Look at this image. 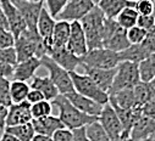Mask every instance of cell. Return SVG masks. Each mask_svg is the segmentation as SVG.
Segmentation results:
<instances>
[{
    "label": "cell",
    "mask_w": 155,
    "mask_h": 141,
    "mask_svg": "<svg viewBox=\"0 0 155 141\" xmlns=\"http://www.w3.org/2000/svg\"><path fill=\"white\" fill-rule=\"evenodd\" d=\"M51 103H53V106H55L58 108L59 118L64 123L65 128H67L70 130L86 127L87 124L98 119V117L86 114V113L81 112L80 110H77L65 95L60 94L51 101Z\"/></svg>",
    "instance_id": "6da1fadb"
},
{
    "label": "cell",
    "mask_w": 155,
    "mask_h": 141,
    "mask_svg": "<svg viewBox=\"0 0 155 141\" xmlns=\"http://www.w3.org/2000/svg\"><path fill=\"white\" fill-rule=\"evenodd\" d=\"M14 48L16 50L18 62L26 61L32 57L42 58L47 55L45 46L38 32H31L28 29H26L18 38L15 39Z\"/></svg>",
    "instance_id": "7a4b0ae2"
},
{
    "label": "cell",
    "mask_w": 155,
    "mask_h": 141,
    "mask_svg": "<svg viewBox=\"0 0 155 141\" xmlns=\"http://www.w3.org/2000/svg\"><path fill=\"white\" fill-rule=\"evenodd\" d=\"M105 20L106 17L104 16L103 11L95 5L94 9L80 21L86 34L88 50L103 48V34H104Z\"/></svg>",
    "instance_id": "3957f363"
},
{
    "label": "cell",
    "mask_w": 155,
    "mask_h": 141,
    "mask_svg": "<svg viewBox=\"0 0 155 141\" xmlns=\"http://www.w3.org/2000/svg\"><path fill=\"white\" fill-rule=\"evenodd\" d=\"M130 45L131 44L127 39V30L116 22V20L106 18L103 34V48L121 52Z\"/></svg>",
    "instance_id": "277c9868"
},
{
    "label": "cell",
    "mask_w": 155,
    "mask_h": 141,
    "mask_svg": "<svg viewBox=\"0 0 155 141\" xmlns=\"http://www.w3.org/2000/svg\"><path fill=\"white\" fill-rule=\"evenodd\" d=\"M140 82L138 63L121 61L116 67V74L109 94H114L124 89H132Z\"/></svg>",
    "instance_id": "5b68a950"
},
{
    "label": "cell",
    "mask_w": 155,
    "mask_h": 141,
    "mask_svg": "<svg viewBox=\"0 0 155 141\" xmlns=\"http://www.w3.org/2000/svg\"><path fill=\"white\" fill-rule=\"evenodd\" d=\"M120 62L121 60L119 52L109 50L106 48L88 50V52L81 57V66H87L91 68H116Z\"/></svg>",
    "instance_id": "8992f818"
},
{
    "label": "cell",
    "mask_w": 155,
    "mask_h": 141,
    "mask_svg": "<svg viewBox=\"0 0 155 141\" xmlns=\"http://www.w3.org/2000/svg\"><path fill=\"white\" fill-rule=\"evenodd\" d=\"M73 89L78 94L89 97L94 100L98 103L105 105L109 102V94L100 90L98 85L86 74V73H78V72H70Z\"/></svg>",
    "instance_id": "52a82bcc"
},
{
    "label": "cell",
    "mask_w": 155,
    "mask_h": 141,
    "mask_svg": "<svg viewBox=\"0 0 155 141\" xmlns=\"http://www.w3.org/2000/svg\"><path fill=\"white\" fill-rule=\"evenodd\" d=\"M41 60H42V66H44L48 69L50 79L53 80V83L55 84V86L58 88V90L61 95H67V94L74 91L71 74L68 70H66L61 66H59L48 55L43 56Z\"/></svg>",
    "instance_id": "ba28073f"
},
{
    "label": "cell",
    "mask_w": 155,
    "mask_h": 141,
    "mask_svg": "<svg viewBox=\"0 0 155 141\" xmlns=\"http://www.w3.org/2000/svg\"><path fill=\"white\" fill-rule=\"evenodd\" d=\"M95 4L92 0H68V3L64 8V10L59 14L56 20L67 21V22H76L81 21L86 15H88Z\"/></svg>",
    "instance_id": "9c48e42d"
},
{
    "label": "cell",
    "mask_w": 155,
    "mask_h": 141,
    "mask_svg": "<svg viewBox=\"0 0 155 141\" xmlns=\"http://www.w3.org/2000/svg\"><path fill=\"white\" fill-rule=\"evenodd\" d=\"M20 10L25 18L27 29L31 32H37V23L41 16V11L44 8V0L42 2H28V0H11Z\"/></svg>",
    "instance_id": "30bf717a"
},
{
    "label": "cell",
    "mask_w": 155,
    "mask_h": 141,
    "mask_svg": "<svg viewBox=\"0 0 155 141\" xmlns=\"http://www.w3.org/2000/svg\"><path fill=\"white\" fill-rule=\"evenodd\" d=\"M98 121L104 127V129L106 130V133L109 134V136L111 137L112 141L116 140L125 131L124 127L119 119L117 113L115 112V110L110 105V102H107L103 106V110L98 117Z\"/></svg>",
    "instance_id": "8fae6325"
},
{
    "label": "cell",
    "mask_w": 155,
    "mask_h": 141,
    "mask_svg": "<svg viewBox=\"0 0 155 141\" xmlns=\"http://www.w3.org/2000/svg\"><path fill=\"white\" fill-rule=\"evenodd\" d=\"M0 4H2V8H3L6 20H8L9 30L14 34V37L16 39L27 29L25 18L11 0H0Z\"/></svg>",
    "instance_id": "7c38bea8"
},
{
    "label": "cell",
    "mask_w": 155,
    "mask_h": 141,
    "mask_svg": "<svg viewBox=\"0 0 155 141\" xmlns=\"http://www.w3.org/2000/svg\"><path fill=\"white\" fill-rule=\"evenodd\" d=\"M66 48L78 57H82L88 52L86 34L81 22L78 21L71 22V30H70V37H68Z\"/></svg>",
    "instance_id": "4fadbf2b"
},
{
    "label": "cell",
    "mask_w": 155,
    "mask_h": 141,
    "mask_svg": "<svg viewBox=\"0 0 155 141\" xmlns=\"http://www.w3.org/2000/svg\"><path fill=\"white\" fill-rule=\"evenodd\" d=\"M32 119H33V117L31 113V105L27 101H23L20 103H12L8 108L5 128L29 123V122H32Z\"/></svg>",
    "instance_id": "5bb4252c"
},
{
    "label": "cell",
    "mask_w": 155,
    "mask_h": 141,
    "mask_svg": "<svg viewBox=\"0 0 155 141\" xmlns=\"http://www.w3.org/2000/svg\"><path fill=\"white\" fill-rule=\"evenodd\" d=\"M84 69V73L98 85V88L106 94L110 92L112 86V82L116 74V68L103 69V68H91L87 66H82Z\"/></svg>",
    "instance_id": "9a60e30c"
},
{
    "label": "cell",
    "mask_w": 155,
    "mask_h": 141,
    "mask_svg": "<svg viewBox=\"0 0 155 141\" xmlns=\"http://www.w3.org/2000/svg\"><path fill=\"white\" fill-rule=\"evenodd\" d=\"M48 56L68 72H76V69L81 66V57L72 54L66 46L51 49Z\"/></svg>",
    "instance_id": "2e32d148"
},
{
    "label": "cell",
    "mask_w": 155,
    "mask_h": 141,
    "mask_svg": "<svg viewBox=\"0 0 155 141\" xmlns=\"http://www.w3.org/2000/svg\"><path fill=\"white\" fill-rule=\"evenodd\" d=\"M65 96L70 100V102L77 110H80L81 112H83L86 114L94 116V117H99V114L103 110V106H104L101 103L95 102L94 100H92L89 97H86V96L78 94L77 91H72Z\"/></svg>",
    "instance_id": "e0dca14e"
},
{
    "label": "cell",
    "mask_w": 155,
    "mask_h": 141,
    "mask_svg": "<svg viewBox=\"0 0 155 141\" xmlns=\"http://www.w3.org/2000/svg\"><path fill=\"white\" fill-rule=\"evenodd\" d=\"M55 23H56V20L48 12L47 8L44 6L41 11V16H39V20H38V23H37V32L43 40L47 54L51 46V35H53V32L55 28Z\"/></svg>",
    "instance_id": "ac0fdd59"
},
{
    "label": "cell",
    "mask_w": 155,
    "mask_h": 141,
    "mask_svg": "<svg viewBox=\"0 0 155 141\" xmlns=\"http://www.w3.org/2000/svg\"><path fill=\"white\" fill-rule=\"evenodd\" d=\"M41 66H42V60L38 57H32L26 61L18 62L14 68V74L11 79L28 83V80H31L35 76V72L39 69Z\"/></svg>",
    "instance_id": "d6986e66"
},
{
    "label": "cell",
    "mask_w": 155,
    "mask_h": 141,
    "mask_svg": "<svg viewBox=\"0 0 155 141\" xmlns=\"http://www.w3.org/2000/svg\"><path fill=\"white\" fill-rule=\"evenodd\" d=\"M32 125L34 128L35 134L41 135H47V136H53L59 129L65 128L64 123L60 121L59 117H55L53 114L38 118V119H32Z\"/></svg>",
    "instance_id": "ffe728a7"
},
{
    "label": "cell",
    "mask_w": 155,
    "mask_h": 141,
    "mask_svg": "<svg viewBox=\"0 0 155 141\" xmlns=\"http://www.w3.org/2000/svg\"><path fill=\"white\" fill-rule=\"evenodd\" d=\"M154 134H155V119L144 116L142 113V116L137 119V122L131 129V137L134 141H142L144 139L150 137Z\"/></svg>",
    "instance_id": "44dd1931"
},
{
    "label": "cell",
    "mask_w": 155,
    "mask_h": 141,
    "mask_svg": "<svg viewBox=\"0 0 155 141\" xmlns=\"http://www.w3.org/2000/svg\"><path fill=\"white\" fill-rule=\"evenodd\" d=\"M136 2L132 0H100L97 6L103 11L106 18L115 20L117 15L128 6H134Z\"/></svg>",
    "instance_id": "7402d4cb"
},
{
    "label": "cell",
    "mask_w": 155,
    "mask_h": 141,
    "mask_svg": "<svg viewBox=\"0 0 155 141\" xmlns=\"http://www.w3.org/2000/svg\"><path fill=\"white\" fill-rule=\"evenodd\" d=\"M29 86L32 89H37L39 90L45 100L48 101H53L56 96L60 95L58 88L55 86V84L53 83V80L50 79L49 76H45V77H39V76H34L32 79H31V84Z\"/></svg>",
    "instance_id": "603a6c76"
},
{
    "label": "cell",
    "mask_w": 155,
    "mask_h": 141,
    "mask_svg": "<svg viewBox=\"0 0 155 141\" xmlns=\"http://www.w3.org/2000/svg\"><path fill=\"white\" fill-rule=\"evenodd\" d=\"M109 102L116 105L124 110H133L138 108L136 105V97L132 89H124L120 91H116L114 94H109Z\"/></svg>",
    "instance_id": "cb8c5ba5"
},
{
    "label": "cell",
    "mask_w": 155,
    "mask_h": 141,
    "mask_svg": "<svg viewBox=\"0 0 155 141\" xmlns=\"http://www.w3.org/2000/svg\"><path fill=\"white\" fill-rule=\"evenodd\" d=\"M70 30H71V23L70 22L56 20L55 28H54V32L51 35V46H50L49 51L54 48L66 46L68 37H70ZM49 51H48V54H49Z\"/></svg>",
    "instance_id": "d4e9b609"
},
{
    "label": "cell",
    "mask_w": 155,
    "mask_h": 141,
    "mask_svg": "<svg viewBox=\"0 0 155 141\" xmlns=\"http://www.w3.org/2000/svg\"><path fill=\"white\" fill-rule=\"evenodd\" d=\"M133 92L136 97V105L138 108H142L143 106L155 95V89L150 83L139 82L137 85L133 86Z\"/></svg>",
    "instance_id": "484cf974"
},
{
    "label": "cell",
    "mask_w": 155,
    "mask_h": 141,
    "mask_svg": "<svg viewBox=\"0 0 155 141\" xmlns=\"http://www.w3.org/2000/svg\"><path fill=\"white\" fill-rule=\"evenodd\" d=\"M29 90H31V86L27 82L11 80L10 82V96H11L12 103H20V102L26 101Z\"/></svg>",
    "instance_id": "4316f807"
},
{
    "label": "cell",
    "mask_w": 155,
    "mask_h": 141,
    "mask_svg": "<svg viewBox=\"0 0 155 141\" xmlns=\"http://www.w3.org/2000/svg\"><path fill=\"white\" fill-rule=\"evenodd\" d=\"M4 131L14 135L20 141H32L33 136L35 135V131H34V128L32 125V122L25 123V124H20V125H15V127H6L4 129Z\"/></svg>",
    "instance_id": "83f0119b"
},
{
    "label": "cell",
    "mask_w": 155,
    "mask_h": 141,
    "mask_svg": "<svg viewBox=\"0 0 155 141\" xmlns=\"http://www.w3.org/2000/svg\"><path fill=\"white\" fill-rule=\"evenodd\" d=\"M139 77L142 82L150 83L155 78V54L149 55L138 63Z\"/></svg>",
    "instance_id": "f1b7e54d"
},
{
    "label": "cell",
    "mask_w": 155,
    "mask_h": 141,
    "mask_svg": "<svg viewBox=\"0 0 155 141\" xmlns=\"http://www.w3.org/2000/svg\"><path fill=\"white\" fill-rule=\"evenodd\" d=\"M138 12L137 10L134 9V6H128L126 9H124L119 15L116 17V22H117L124 29H130L134 26H137V22H138Z\"/></svg>",
    "instance_id": "f546056e"
},
{
    "label": "cell",
    "mask_w": 155,
    "mask_h": 141,
    "mask_svg": "<svg viewBox=\"0 0 155 141\" xmlns=\"http://www.w3.org/2000/svg\"><path fill=\"white\" fill-rule=\"evenodd\" d=\"M87 137L91 141H112L104 127L100 124V122L97 119L84 127Z\"/></svg>",
    "instance_id": "4dcf8cb0"
},
{
    "label": "cell",
    "mask_w": 155,
    "mask_h": 141,
    "mask_svg": "<svg viewBox=\"0 0 155 141\" xmlns=\"http://www.w3.org/2000/svg\"><path fill=\"white\" fill-rule=\"evenodd\" d=\"M51 111H53V103L51 101H48V100H43V101L31 105V113H32L33 119L50 116Z\"/></svg>",
    "instance_id": "1f68e13d"
},
{
    "label": "cell",
    "mask_w": 155,
    "mask_h": 141,
    "mask_svg": "<svg viewBox=\"0 0 155 141\" xmlns=\"http://www.w3.org/2000/svg\"><path fill=\"white\" fill-rule=\"evenodd\" d=\"M148 37V32L139 26H134L130 29H127V39L131 45L136 44H142Z\"/></svg>",
    "instance_id": "d6a6232c"
},
{
    "label": "cell",
    "mask_w": 155,
    "mask_h": 141,
    "mask_svg": "<svg viewBox=\"0 0 155 141\" xmlns=\"http://www.w3.org/2000/svg\"><path fill=\"white\" fill-rule=\"evenodd\" d=\"M0 105L10 107L12 105L10 96V79L0 77Z\"/></svg>",
    "instance_id": "836d02e7"
},
{
    "label": "cell",
    "mask_w": 155,
    "mask_h": 141,
    "mask_svg": "<svg viewBox=\"0 0 155 141\" xmlns=\"http://www.w3.org/2000/svg\"><path fill=\"white\" fill-rule=\"evenodd\" d=\"M68 0H44V6L47 8L48 12L56 20L59 14L64 10Z\"/></svg>",
    "instance_id": "e575fe53"
},
{
    "label": "cell",
    "mask_w": 155,
    "mask_h": 141,
    "mask_svg": "<svg viewBox=\"0 0 155 141\" xmlns=\"http://www.w3.org/2000/svg\"><path fill=\"white\" fill-rule=\"evenodd\" d=\"M134 9L137 10L139 16H148L154 14L155 4L153 0H137L134 4Z\"/></svg>",
    "instance_id": "d590c367"
},
{
    "label": "cell",
    "mask_w": 155,
    "mask_h": 141,
    "mask_svg": "<svg viewBox=\"0 0 155 141\" xmlns=\"http://www.w3.org/2000/svg\"><path fill=\"white\" fill-rule=\"evenodd\" d=\"M0 62L6 63V64H11V66H16L17 64V54L14 46L10 48H4L0 49Z\"/></svg>",
    "instance_id": "8d00e7d4"
},
{
    "label": "cell",
    "mask_w": 155,
    "mask_h": 141,
    "mask_svg": "<svg viewBox=\"0 0 155 141\" xmlns=\"http://www.w3.org/2000/svg\"><path fill=\"white\" fill-rule=\"evenodd\" d=\"M15 45V37L9 29H0V49Z\"/></svg>",
    "instance_id": "74e56055"
},
{
    "label": "cell",
    "mask_w": 155,
    "mask_h": 141,
    "mask_svg": "<svg viewBox=\"0 0 155 141\" xmlns=\"http://www.w3.org/2000/svg\"><path fill=\"white\" fill-rule=\"evenodd\" d=\"M137 26H139L140 28L145 29L147 32H150V30L155 27V17H154V15L139 16V17H138Z\"/></svg>",
    "instance_id": "f35d334b"
},
{
    "label": "cell",
    "mask_w": 155,
    "mask_h": 141,
    "mask_svg": "<svg viewBox=\"0 0 155 141\" xmlns=\"http://www.w3.org/2000/svg\"><path fill=\"white\" fill-rule=\"evenodd\" d=\"M51 139L53 141H73V134H72V130L67 128H62V129H59L51 136Z\"/></svg>",
    "instance_id": "ab89813d"
},
{
    "label": "cell",
    "mask_w": 155,
    "mask_h": 141,
    "mask_svg": "<svg viewBox=\"0 0 155 141\" xmlns=\"http://www.w3.org/2000/svg\"><path fill=\"white\" fill-rule=\"evenodd\" d=\"M140 110H142V113L144 116H148V117L155 119V95L143 106Z\"/></svg>",
    "instance_id": "60d3db41"
},
{
    "label": "cell",
    "mask_w": 155,
    "mask_h": 141,
    "mask_svg": "<svg viewBox=\"0 0 155 141\" xmlns=\"http://www.w3.org/2000/svg\"><path fill=\"white\" fill-rule=\"evenodd\" d=\"M43 100H45V97H44V95H43L39 90L32 89V88H31V90H29V92H28V95H27V99H26V101H27L29 105L37 103V102L43 101Z\"/></svg>",
    "instance_id": "b9f144b4"
},
{
    "label": "cell",
    "mask_w": 155,
    "mask_h": 141,
    "mask_svg": "<svg viewBox=\"0 0 155 141\" xmlns=\"http://www.w3.org/2000/svg\"><path fill=\"white\" fill-rule=\"evenodd\" d=\"M14 68H15V66H11V64H6V63L0 62V77L8 78V79L12 78Z\"/></svg>",
    "instance_id": "7bdbcfd3"
},
{
    "label": "cell",
    "mask_w": 155,
    "mask_h": 141,
    "mask_svg": "<svg viewBox=\"0 0 155 141\" xmlns=\"http://www.w3.org/2000/svg\"><path fill=\"white\" fill-rule=\"evenodd\" d=\"M72 134H73V141H91V140L87 137L84 127L73 129V130H72Z\"/></svg>",
    "instance_id": "ee69618b"
},
{
    "label": "cell",
    "mask_w": 155,
    "mask_h": 141,
    "mask_svg": "<svg viewBox=\"0 0 155 141\" xmlns=\"http://www.w3.org/2000/svg\"><path fill=\"white\" fill-rule=\"evenodd\" d=\"M8 108L6 106L0 105V129L4 130L5 129V121H6V116H8Z\"/></svg>",
    "instance_id": "f6af8a7d"
},
{
    "label": "cell",
    "mask_w": 155,
    "mask_h": 141,
    "mask_svg": "<svg viewBox=\"0 0 155 141\" xmlns=\"http://www.w3.org/2000/svg\"><path fill=\"white\" fill-rule=\"evenodd\" d=\"M0 29H9V24H8V20L6 16L4 14V10L0 4Z\"/></svg>",
    "instance_id": "bcb514c9"
},
{
    "label": "cell",
    "mask_w": 155,
    "mask_h": 141,
    "mask_svg": "<svg viewBox=\"0 0 155 141\" xmlns=\"http://www.w3.org/2000/svg\"><path fill=\"white\" fill-rule=\"evenodd\" d=\"M114 141H134V140L131 137V133L130 131H124L117 139L114 140Z\"/></svg>",
    "instance_id": "7dc6e473"
},
{
    "label": "cell",
    "mask_w": 155,
    "mask_h": 141,
    "mask_svg": "<svg viewBox=\"0 0 155 141\" xmlns=\"http://www.w3.org/2000/svg\"><path fill=\"white\" fill-rule=\"evenodd\" d=\"M32 141H53V139L50 136L47 135H41V134H35L32 139Z\"/></svg>",
    "instance_id": "c3c4849f"
},
{
    "label": "cell",
    "mask_w": 155,
    "mask_h": 141,
    "mask_svg": "<svg viewBox=\"0 0 155 141\" xmlns=\"http://www.w3.org/2000/svg\"><path fill=\"white\" fill-rule=\"evenodd\" d=\"M0 141H20V140H18L17 137H15L14 135H11V134L4 131V134H3L2 139H0Z\"/></svg>",
    "instance_id": "681fc988"
},
{
    "label": "cell",
    "mask_w": 155,
    "mask_h": 141,
    "mask_svg": "<svg viewBox=\"0 0 155 141\" xmlns=\"http://www.w3.org/2000/svg\"><path fill=\"white\" fill-rule=\"evenodd\" d=\"M150 84H151V85H153V88L155 89V78H154V79H153V80L150 82Z\"/></svg>",
    "instance_id": "f907efd6"
},
{
    "label": "cell",
    "mask_w": 155,
    "mask_h": 141,
    "mask_svg": "<svg viewBox=\"0 0 155 141\" xmlns=\"http://www.w3.org/2000/svg\"><path fill=\"white\" fill-rule=\"evenodd\" d=\"M3 134H4V130H2V129H0V139H2V136H3Z\"/></svg>",
    "instance_id": "816d5d0a"
},
{
    "label": "cell",
    "mask_w": 155,
    "mask_h": 141,
    "mask_svg": "<svg viewBox=\"0 0 155 141\" xmlns=\"http://www.w3.org/2000/svg\"><path fill=\"white\" fill-rule=\"evenodd\" d=\"M92 2H93V3H94V4H95V5H97V4H98V3H99V2H100V0H92Z\"/></svg>",
    "instance_id": "f5cc1de1"
},
{
    "label": "cell",
    "mask_w": 155,
    "mask_h": 141,
    "mask_svg": "<svg viewBox=\"0 0 155 141\" xmlns=\"http://www.w3.org/2000/svg\"><path fill=\"white\" fill-rule=\"evenodd\" d=\"M28 2H42V0H28Z\"/></svg>",
    "instance_id": "db71d44e"
},
{
    "label": "cell",
    "mask_w": 155,
    "mask_h": 141,
    "mask_svg": "<svg viewBox=\"0 0 155 141\" xmlns=\"http://www.w3.org/2000/svg\"><path fill=\"white\" fill-rule=\"evenodd\" d=\"M153 15H154V17H155V10H154V14H153Z\"/></svg>",
    "instance_id": "11a10c76"
},
{
    "label": "cell",
    "mask_w": 155,
    "mask_h": 141,
    "mask_svg": "<svg viewBox=\"0 0 155 141\" xmlns=\"http://www.w3.org/2000/svg\"><path fill=\"white\" fill-rule=\"evenodd\" d=\"M132 2H137V0H132Z\"/></svg>",
    "instance_id": "9f6ffc18"
},
{
    "label": "cell",
    "mask_w": 155,
    "mask_h": 141,
    "mask_svg": "<svg viewBox=\"0 0 155 141\" xmlns=\"http://www.w3.org/2000/svg\"><path fill=\"white\" fill-rule=\"evenodd\" d=\"M153 2H154V4H155V0H153Z\"/></svg>",
    "instance_id": "6f0895ef"
}]
</instances>
